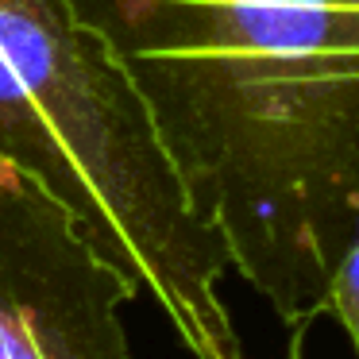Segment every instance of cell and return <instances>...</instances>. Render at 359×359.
I'll return each instance as SVG.
<instances>
[{"label": "cell", "instance_id": "obj_1", "mask_svg": "<svg viewBox=\"0 0 359 359\" xmlns=\"http://www.w3.org/2000/svg\"><path fill=\"white\" fill-rule=\"evenodd\" d=\"M189 209L294 332L359 232V0H66Z\"/></svg>", "mask_w": 359, "mask_h": 359}, {"label": "cell", "instance_id": "obj_2", "mask_svg": "<svg viewBox=\"0 0 359 359\" xmlns=\"http://www.w3.org/2000/svg\"><path fill=\"white\" fill-rule=\"evenodd\" d=\"M0 155L163 309L194 359H248L201 224L109 50L66 0H0Z\"/></svg>", "mask_w": 359, "mask_h": 359}, {"label": "cell", "instance_id": "obj_3", "mask_svg": "<svg viewBox=\"0 0 359 359\" xmlns=\"http://www.w3.org/2000/svg\"><path fill=\"white\" fill-rule=\"evenodd\" d=\"M140 290L78 220L0 155V359H132Z\"/></svg>", "mask_w": 359, "mask_h": 359}, {"label": "cell", "instance_id": "obj_4", "mask_svg": "<svg viewBox=\"0 0 359 359\" xmlns=\"http://www.w3.org/2000/svg\"><path fill=\"white\" fill-rule=\"evenodd\" d=\"M325 313L340 320V328L351 340V351L359 359V232L332 274V286H328V297H325Z\"/></svg>", "mask_w": 359, "mask_h": 359}, {"label": "cell", "instance_id": "obj_5", "mask_svg": "<svg viewBox=\"0 0 359 359\" xmlns=\"http://www.w3.org/2000/svg\"><path fill=\"white\" fill-rule=\"evenodd\" d=\"M290 359H302V332H294V344H290Z\"/></svg>", "mask_w": 359, "mask_h": 359}]
</instances>
